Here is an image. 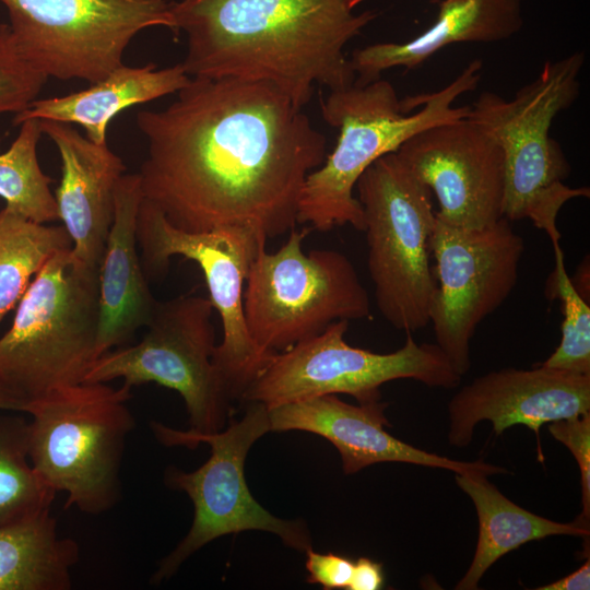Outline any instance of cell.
I'll list each match as a JSON object with an SVG mask.
<instances>
[{
  "instance_id": "cell-1",
  "label": "cell",
  "mask_w": 590,
  "mask_h": 590,
  "mask_svg": "<svg viewBox=\"0 0 590 590\" xmlns=\"http://www.w3.org/2000/svg\"><path fill=\"white\" fill-rule=\"evenodd\" d=\"M137 126L148 141L143 200L189 233L291 232L304 184L327 156L303 108L258 81L190 78L172 104L138 113Z\"/></svg>"
},
{
  "instance_id": "cell-2",
  "label": "cell",
  "mask_w": 590,
  "mask_h": 590,
  "mask_svg": "<svg viewBox=\"0 0 590 590\" xmlns=\"http://www.w3.org/2000/svg\"><path fill=\"white\" fill-rule=\"evenodd\" d=\"M350 0H174V33H184L180 62L190 78L269 83L303 108L316 85L355 82L345 46L377 16Z\"/></svg>"
},
{
  "instance_id": "cell-3",
  "label": "cell",
  "mask_w": 590,
  "mask_h": 590,
  "mask_svg": "<svg viewBox=\"0 0 590 590\" xmlns=\"http://www.w3.org/2000/svg\"><path fill=\"white\" fill-rule=\"evenodd\" d=\"M482 68V60L475 59L442 88L403 99L380 78L330 91L320 99V113L338 129V140L304 184L297 222L320 232L345 224L364 231L363 209L354 194L358 178L376 160L396 152L417 132L468 117L470 106L452 104L476 88Z\"/></svg>"
},
{
  "instance_id": "cell-4",
  "label": "cell",
  "mask_w": 590,
  "mask_h": 590,
  "mask_svg": "<svg viewBox=\"0 0 590 590\" xmlns=\"http://www.w3.org/2000/svg\"><path fill=\"white\" fill-rule=\"evenodd\" d=\"M583 51L546 61L538 76L512 98L485 91L470 106L469 118L502 149L505 167L503 216L528 219L546 233L552 245L560 241L557 216L575 198H589L588 187L573 188L564 180L570 165L551 134L555 117L568 109L580 93Z\"/></svg>"
},
{
  "instance_id": "cell-5",
  "label": "cell",
  "mask_w": 590,
  "mask_h": 590,
  "mask_svg": "<svg viewBox=\"0 0 590 590\" xmlns=\"http://www.w3.org/2000/svg\"><path fill=\"white\" fill-rule=\"evenodd\" d=\"M131 388L81 381L31 401L28 457L32 467L71 506L88 515L111 509L121 497L120 469L134 427Z\"/></svg>"
},
{
  "instance_id": "cell-6",
  "label": "cell",
  "mask_w": 590,
  "mask_h": 590,
  "mask_svg": "<svg viewBox=\"0 0 590 590\" xmlns=\"http://www.w3.org/2000/svg\"><path fill=\"white\" fill-rule=\"evenodd\" d=\"M98 321V269L71 248L57 251L30 283L0 338V376L24 410L52 389L83 381L96 358Z\"/></svg>"
},
{
  "instance_id": "cell-7",
  "label": "cell",
  "mask_w": 590,
  "mask_h": 590,
  "mask_svg": "<svg viewBox=\"0 0 590 590\" xmlns=\"http://www.w3.org/2000/svg\"><path fill=\"white\" fill-rule=\"evenodd\" d=\"M248 403L240 420L231 418L226 428L215 433L200 434L150 423L155 438L164 446L194 448L208 444L211 448L210 458L199 469L187 472L169 465L165 471V484L185 492L194 514L186 536L160 562L152 583L169 579L202 546L227 534L259 530L278 535L297 552L312 548L310 532L302 519L275 517L249 491L244 470L248 451L271 426L268 408L260 402Z\"/></svg>"
},
{
  "instance_id": "cell-8",
  "label": "cell",
  "mask_w": 590,
  "mask_h": 590,
  "mask_svg": "<svg viewBox=\"0 0 590 590\" xmlns=\"http://www.w3.org/2000/svg\"><path fill=\"white\" fill-rule=\"evenodd\" d=\"M355 190L377 308L397 330L418 331L430 322L437 290L428 255L436 224L432 191L396 152L368 166Z\"/></svg>"
},
{
  "instance_id": "cell-9",
  "label": "cell",
  "mask_w": 590,
  "mask_h": 590,
  "mask_svg": "<svg viewBox=\"0 0 590 590\" xmlns=\"http://www.w3.org/2000/svg\"><path fill=\"white\" fill-rule=\"evenodd\" d=\"M306 235L294 228L276 251L260 248L249 269L245 321L267 353L285 351L334 321L370 317L369 296L352 261L332 249L306 253Z\"/></svg>"
},
{
  "instance_id": "cell-10",
  "label": "cell",
  "mask_w": 590,
  "mask_h": 590,
  "mask_svg": "<svg viewBox=\"0 0 590 590\" xmlns=\"http://www.w3.org/2000/svg\"><path fill=\"white\" fill-rule=\"evenodd\" d=\"M213 309L209 298L197 295L157 302L142 340L95 358L83 381L121 378L130 388L155 382L181 396L189 429L200 434L223 429L232 418L234 398L213 359L217 345Z\"/></svg>"
},
{
  "instance_id": "cell-11",
  "label": "cell",
  "mask_w": 590,
  "mask_h": 590,
  "mask_svg": "<svg viewBox=\"0 0 590 590\" xmlns=\"http://www.w3.org/2000/svg\"><path fill=\"white\" fill-rule=\"evenodd\" d=\"M347 320L272 355L245 390L241 400L268 409L309 398L345 393L358 402L380 399L379 387L414 379L428 387L451 389L461 376L436 343L418 344L406 333L399 350L379 354L347 344Z\"/></svg>"
},
{
  "instance_id": "cell-12",
  "label": "cell",
  "mask_w": 590,
  "mask_h": 590,
  "mask_svg": "<svg viewBox=\"0 0 590 590\" xmlns=\"http://www.w3.org/2000/svg\"><path fill=\"white\" fill-rule=\"evenodd\" d=\"M137 240L148 280L168 271L169 260L182 256L198 263L209 288L210 302L220 315L223 338L214 364L234 399H240L272 357L248 333L244 316V290L249 269L267 240L241 227L189 233L173 226L164 214L142 199Z\"/></svg>"
},
{
  "instance_id": "cell-13",
  "label": "cell",
  "mask_w": 590,
  "mask_h": 590,
  "mask_svg": "<svg viewBox=\"0 0 590 590\" xmlns=\"http://www.w3.org/2000/svg\"><path fill=\"white\" fill-rule=\"evenodd\" d=\"M28 61L48 78L92 84L123 64L140 32L173 31L168 0H0Z\"/></svg>"
},
{
  "instance_id": "cell-14",
  "label": "cell",
  "mask_w": 590,
  "mask_h": 590,
  "mask_svg": "<svg viewBox=\"0 0 590 590\" xmlns=\"http://www.w3.org/2000/svg\"><path fill=\"white\" fill-rule=\"evenodd\" d=\"M437 290L430 312L436 344L461 377L482 321L509 297L519 275L523 238L505 217L477 229L437 220L430 237Z\"/></svg>"
},
{
  "instance_id": "cell-15",
  "label": "cell",
  "mask_w": 590,
  "mask_h": 590,
  "mask_svg": "<svg viewBox=\"0 0 590 590\" xmlns=\"http://www.w3.org/2000/svg\"><path fill=\"white\" fill-rule=\"evenodd\" d=\"M396 153L436 196L442 223L477 229L504 217L502 149L469 117L426 128Z\"/></svg>"
},
{
  "instance_id": "cell-16",
  "label": "cell",
  "mask_w": 590,
  "mask_h": 590,
  "mask_svg": "<svg viewBox=\"0 0 590 590\" xmlns=\"http://www.w3.org/2000/svg\"><path fill=\"white\" fill-rule=\"evenodd\" d=\"M590 412V375H577L539 366L504 368L463 386L449 401L448 441L467 447L483 421L499 436L521 424L531 429L540 446L542 425Z\"/></svg>"
},
{
  "instance_id": "cell-17",
  "label": "cell",
  "mask_w": 590,
  "mask_h": 590,
  "mask_svg": "<svg viewBox=\"0 0 590 590\" xmlns=\"http://www.w3.org/2000/svg\"><path fill=\"white\" fill-rule=\"evenodd\" d=\"M387 403L380 399L357 405L326 394L268 409L273 432L304 430L329 440L339 451L345 474L380 462H403L455 473L506 474L503 467L477 460L459 461L427 452L392 436L385 428Z\"/></svg>"
},
{
  "instance_id": "cell-18",
  "label": "cell",
  "mask_w": 590,
  "mask_h": 590,
  "mask_svg": "<svg viewBox=\"0 0 590 590\" xmlns=\"http://www.w3.org/2000/svg\"><path fill=\"white\" fill-rule=\"evenodd\" d=\"M58 149L61 179L55 191L59 220L72 241L73 255L99 268L115 214V190L126 167L107 143H95L70 123L39 120Z\"/></svg>"
},
{
  "instance_id": "cell-19",
  "label": "cell",
  "mask_w": 590,
  "mask_h": 590,
  "mask_svg": "<svg viewBox=\"0 0 590 590\" xmlns=\"http://www.w3.org/2000/svg\"><path fill=\"white\" fill-rule=\"evenodd\" d=\"M142 199L139 174H123L116 186L114 221L98 268L96 358L146 327L157 304L137 250Z\"/></svg>"
},
{
  "instance_id": "cell-20",
  "label": "cell",
  "mask_w": 590,
  "mask_h": 590,
  "mask_svg": "<svg viewBox=\"0 0 590 590\" xmlns=\"http://www.w3.org/2000/svg\"><path fill=\"white\" fill-rule=\"evenodd\" d=\"M522 25L520 0H440L436 20L418 36L355 49L350 58L354 83H369L391 68L415 69L452 44L508 39Z\"/></svg>"
},
{
  "instance_id": "cell-21",
  "label": "cell",
  "mask_w": 590,
  "mask_h": 590,
  "mask_svg": "<svg viewBox=\"0 0 590 590\" xmlns=\"http://www.w3.org/2000/svg\"><path fill=\"white\" fill-rule=\"evenodd\" d=\"M189 80L181 63L163 69H157L155 63L122 64L87 88L64 96L36 98L14 115L13 125L31 118L79 125L91 141L107 143L108 125L119 113L177 93Z\"/></svg>"
},
{
  "instance_id": "cell-22",
  "label": "cell",
  "mask_w": 590,
  "mask_h": 590,
  "mask_svg": "<svg viewBox=\"0 0 590 590\" xmlns=\"http://www.w3.org/2000/svg\"><path fill=\"white\" fill-rule=\"evenodd\" d=\"M487 474L456 473L457 485L471 498L479 519V538L471 565L455 589L474 590L487 569L521 545L552 535L589 536V524L563 523L538 516L507 498Z\"/></svg>"
},
{
  "instance_id": "cell-23",
  "label": "cell",
  "mask_w": 590,
  "mask_h": 590,
  "mask_svg": "<svg viewBox=\"0 0 590 590\" xmlns=\"http://www.w3.org/2000/svg\"><path fill=\"white\" fill-rule=\"evenodd\" d=\"M79 546L46 510L0 526V590H69Z\"/></svg>"
},
{
  "instance_id": "cell-24",
  "label": "cell",
  "mask_w": 590,
  "mask_h": 590,
  "mask_svg": "<svg viewBox=\"0 0 590 590\" xmlns=\"http://www.w3.org/2000/svg\"><path fill=\"white\" fill-rule=\"evenodd\" d=\"M68 248L62 225L34 222L8 206L0 211V324L50 257Z\"/></svg>"
},
{
  "instance_id": "cell-25",
  "label": "cell",
  "mask_w": 590,
  "mask_h": 590,
  "mask_svg": "<svg viewBox=\"0 0 590 590\" xmlns=\"http://www.w3.org/2000/svg\"><path fill=\"white\" fill-rule=\"evenodd\" d=\"M9 149L0 154V197L5 206L37 223L59 220L52 179L40 168L37 144L43 131L39 119H26Z\"/></svg>"
},
{
  "instance_id": "cell-26",
  "label": "cell",
  "mask_w": 590,
  "mask_h": 590,
  "mask_svg": "<svg viewBox=\"0 0 590 590\" xmlns=\"http://www.w3.org/2000/svg\"><path fill=\"white\" fill-rule=\"evenodd\" d=\"M55 496L30 461L28 421L0 413V526L50 510Z\"/></svg>"
},
{
  "instance_id": "cell-27",
  "label": "cell",
  "mask_w": 590,
  "mask_h": 590,
  "mask_svg": "<svg viewBox=\"0 0 590 590\" xmlns=\"http://www.w3.org/2000/svg\"><path fill=\"white\" fill-rule=\"evenodd\" d=\"M554 270L546 283V296L562 304V339L541 364L550 369L590 375V306L566 271L560 243L554 244Z\"/></svg>"
},
{
  "instance_id": "cell-28",
  "label": "cell",
  "mask_w": 590,
  "mask_h": 590,
  "mask_svg": "<svg viewBox=\"0 0 590 590\" xmlns=\"http://www.w3.org/2000/svg\"><path fill=\"white\" fill-rule=\"evenodd\" d=\"M48 76L20 49L9 23L0 24V116L19 114L37 98ZM1 145V138H0Z\"/></svg>"
},
{
  "instance_id": "cell-29",
  "label": "cell",
  "mask_w": 590,
  "mask_h": 590,
  "mask_svg": "<svg viewBox=\"0 0 590 590\" xmlns=\"http://www.w3.org/2000/svg\"><path fill=\"white\" fill-rule=\"evenodd\" d=\"M548 433L565 445L580 470L582 511L578 522L590 519V412L548 423Z\"/></svg>"
},
{
  "instance_id": "cell-30",
  "label": "cell",
  "mask_w": 590,
  "mask_h": 590,
  "mask_svg": "<svg viewBox=\"0 0 590 590\" xmlns=\"http://www.w3.org/2000/svg\"><path fill=\"white\" fill-rule=\"evenodd\" d=\"M305 554L307 582L320 585L326 590L347 589L353 574V560L331 552L317 553L312 548Z\"/></svg>"
},
{
  "instance_id": "cell-31",
  "label": "cell",
  "mask_w": 590,
  "mask_h": 590,
  "mask_svg": "<svg viewBox=\"0 0 590 590\" xmlns=\"http://www.w3.org/2000/svg\"><path fill=\"white\" fill-rule=\"evenodd\" d=\"M385 575L382 564L368 557H359L354 562L349 590H379L384 587Z\"/></svg>"
},
{
  "instance_id": "cell-32",
  "label": "cell",
  "mask_w": 590,
  "mask_h": 590,
  "mask_svg": "<svg viewBox=\"0 0 590 590\" xmlns=\"http://www.w3.org/2000/svg\"><path fill=\"white\" fill-rule=\"evenodd\" d=\"M590 589V560L587 559L582 566L571 574L536 588V590H589Z\"/></svg>"
},
{
  "instance_id": "cell-33",
  "label": "cell",
  "mask_w": 590,
  "mask_h": 590,
  "mask_svg": "<svg viewBox=\"0 0 590 590\" xmlns=\"http://www.w3.org/2000/svg\"><path fill=\"white\" fill-rule=\"evenodd\" d=\"M0 410L23 412L24 403L0 376Z\"/></svg>"
},
{
  "instance_id": "cell-34",
  "label": "cell",
  "mask_w": 590,
  "mask_h": 590,
  "mask_svg": "<svg viewBox=\"0 0 590 590\" xmlns=\"http://www.w3.org/2000/svg\"><path fill=\"white\" fill-rule=\"evenodd\" d=\"M363 1H364V0H350L349 3H350L351 9L354 10V8H355L356 5H358V4H359L361 2H363Z\"/></svg>"
}]
</instances>
